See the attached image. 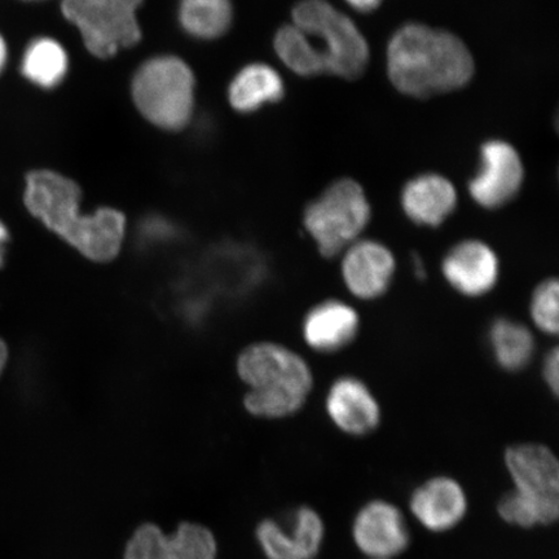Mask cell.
Returning <instances> with one entry per match:
<instances>
[{
	"label": "cell",
	"mask_w": 559,
	"mask_h": 559,
	"mask_svg": "<svg viewBox=\"0 0 559 559\" xmlns=\"http://www.w3.org/2000/svg\"><path fill=\"white\" fill-rule=\"evenodd\" d=\"M543 379L551 391L558 395L559 390V352L557 347L550 349L543 361Z\"/></svg>",
	"instance_id": "4316f807"
},
{
	"label": "cell",
	"mask_w": 559,
	"mask_h": 559,
	"mask_svg": "<svg viewBox=\"0 0 559 559\" xmlns=\"http://www.w3.org/2000/svg\"><path fill=\"white\" fill-rule=\"evenodd\" d=\"M10 55L9 40H7L5 35L0 32V76L4 74L7 67H9Z\"/></svg>",
	"instance_id": "f1b7e54d"
},
{
	"label": "cell",
	"mask_w": 559,
	"mask_h": 559,
	"mask_svg": "<svg viewBox=\"0 0 559 559\" xmlns=\"http://www.w3.org/2000/svg\"><path fill=\"white\" fill-rule=\"evenodd\" d=\"M395 271L393 251L376 240L359 239L349 245L341 263L347 290L361 300L381 298L390 289Z\"/></svg>",
	"instance_id": "8fae6325"
},
{
	"label": "cell",
	"mask_w": 559,
	"mask_h": 559,
	"mask_svg": "<svg viewBox=\"0 0 559 559\" xmlns=\"http://www.w3.org/2000/svg\"><path fill=\"white\" fill-rule=\"evenodd\" d=\"M213 531L195 522L180 523L166 539V559H218Z\"/></svg>",
	"instance_id": "603a6c76"
},
{
	"label": "cell",
	"mask_w": 559,
	"mask_h": 559,
	"mask_svg": "<svg viewBox=\"0 0 559 559\" xmlns=\"http://www.w3.org/2000/svg\"><path fill=\"white\" fill-rule=\"evenodd\" d=\"M290 24L307 35L324 59L326 75L360 79L370 61L368 39L355 21L330 0H298Z\"/></svg>",
	"instance_id": "5b68a950"
},
{
	"label": "cell",
	"mask_w": 559,
	"mask_h": 559,
	"mask_svg": "<svg viewBox=\"0 0 559 559\" xmlns=\"http://www.w3.org/2000/svg\"><path fill=\"white\" fill-rule=\"evenodd\" d=\"M467 507L463 486L444 475L418 486L409 500L411 513L431 533H445L456 527L465 519Z\"/></svg>",
	"instance_id": "2e32d148"
},
{
	"label": "cell",
	"mask_w": 559,
	"mask_h": 559,
	"mask_svg": "<svg viewBox=\"0 0 559 559\" xmlns=\"http://www.w3.org/2000/svg\"><path fill=\"white\" fill-rule=\"evenodd\" d=\"M412 264H414V272L417 278L426 280V267L424 262L421 261V258L415 255L414 258H412Z\"/></svg>",
	"instance_id": "4dcf8cb0"
},
{
	"label": "cell",
	"mask_w": 559,
	"mask_h": 559,
	"mask_svg": "<svg viewBox=\"0 0 559 559\" xmlns=\"http://www.w3.org/2000/svg\"><path fill=\"white\" fill-rule=\"evenodd\" d=\"M20 74L39 90L51 91L64 83L70 58L64 45L48 35L29 40L20 58Z\"/></svg>",
	"instance_id": "d6986e66"
},
{
	"label": "cell",
	"mask_w": 559,
	"mask_h": 559,
	"mask_svg": "<svg viewBox=\"0 0 559 559\" xmlns=\"http://www.w3.org/2000/svg\"><path fill=\"white\" fill-rule=\"evenodd\" d=\"M386 74L397 93L429 99L469 85L475 60L457 34L414 21L391 34Z\"/></svg>",
	"instance_id": "6da1fadb"
},
{
	"label": "cell",
	"mask_w": 559,
	"mask_h": 559,
	"mask_svg": "<svg viewBox=\"0 0 559 559\" xmlns=\"http://www.w3.org/2000/svg\"><path fill=\"white\" fill-rule=\"evenodd\" d=\"M237 368L241 380L250 386L245 407L257 417L297 414L313 386L311 368L302 356L271 342L243 349Z\"/></svg>",
	"instance_id": "3957f363"
},
{
	"label": "cell",
	"mask_w": 559,
	"mask_h": 559,
	"mask_svg": "<svg viewBox=\"0 0 559 559\" xmlns=\"http://www.w3.org/2000/svg\"><path fill=\"white\" fill-rule=\"evenodd\" d=\"M7 360H9V348H7L4 342L0 340V374L3 373Z\"/></svg>",
	"instance_id": "1f68e13d"
},
{
	"label": "cell",
	"mask_w": 559,
	"mask_h": 559,
	"mask_svg": "<svg viewBox=\"0 0 559 559\" xmlns=\"http://www.w3.org/2000/svg\"><path fill=\"white\" fill-rule=\"evenodd\" d=\"M23 2H44V0H23Z\"/></svg>",
	"instance_id": "d6a6232c"
},
{
	"label": "cell",
	"mask_w": 559,
	"mask_h": 559,
	"mask_svg": "<svg viewBox=\"0 0 559 559\" xmlns=\"http://www.w3.org/2000/svg\"><path fill=\"white\" fill-rule=\"evenodd\" d=\"M372 219L365 187L353 178H340L326 186L306 206L304 226L320 255L337 257L358 241Z\"/></svg>",
	"instance_id": "8992f818"
},
{
	"label": "cell",
	"mask_w": 559,
	"mask_h": 559,
	"mask_svg": "<svg viewBox=\"0 0 559 559\" xmlns=\"http://www.w3.org/2000/svg\"><path fill=\"white\" fill-rule=\"evenodd\" d=\"M344 2L358 13H372L380 9L384 0H344Z\"/></svg>",
	"instance_id": "83f0119b"
},
{
	"label": "cell",
	"mask_w": 559,
	"mask_h": 559,
	"mask_svg": "<svg viewBox=\"0 0 559 559\" xmlns=\"http://www.w3.org/2000/svg\"><path fill=\"white\" fill-rule=\"evenodd\" d=\"M10 241V233L9 228L4 225L3 221L0 219V267H2L4 258H5V250H7V243Z\"/></svg>",
	"instance_id": "f546056e"
},
{
	"label": "cell",
	"mask_w": 559,
	"mask_h": 559,
	"mask_svg": "<svg viewBox=\"0 0 559 559\" xmlns=\"http://www.w3.org/2000/svg\"><path fill=\"white\" fill-rule=\"evenodd\" d=\"M558 296V280L547 278L537 285L533 297H531V319L537 330L548 335H557L559 331Z\"/></svg>",
	"instance_id": "d4e9b609"
},
{
	"label": "cell",
	"mask_w": 559,
	"mask_h": 559,
	"mask_svg": "<svg viewBox=\"0 0 559 559\" xmlns=\"http://www.w3.org/2000/svg\"><path fill=\"white\" fill-rule=\"evenodd\" d=\"M356 547L372 559H391L407 550L411 534L401 509L384 500L361 507L353 523Z\"/></svg>",
	"instance_id": "30bf717a"
},
{
	"label": "cell",
	"mask_w": 559,
	"mask_h": 559,
	"mask_svg": "<svg viewBox=\"0 0 559 559\" xmlns=\"http://www.w3.org/2000/svg\"><path fill=\"white\" fill-rule=\"evenodd\" d=\"M326 414L347 436L365 437L381 423L379 402L367 384L356 377H340L326 394Z\"/></svg>",
	"instance_id": "5bb4252c"
},
{
	"label": "cell",
	"mask_w": 559,
	"mask_h": 559,
	"mask_svg": "<svg viewBox=\"0 0 559 559\" xmlns=\"http://www.w3.org/2000/svg\"><path fill=\"white\" fill-rule=\"evenodd\" d=\"M506 465L515 491L543 504L559 507V464L547 445L523 443L509 447Z\"/></svg>",
	"instance_id": "4fadbf2b"
},
{
	"label": "cell",
	"mask_w": 559,
	"mask_h": 559,
	"mask_svg": "<svg viewBox=\"0 0 559 559\" xmlns=\"http://www.w3.org/2000/svg\"><path fill=\"white\" fill-rule=\"evenodd\" d=\"M489 347L493 359L507 372H520L535 355V338L520 321L499 318L488 330Z\"/></svg>",
	"instance_id": "44dd1931"
},
{
	"label": "cell",
	"mask_w": 559,
	"mask_h": 559,
	"mask_svg": "<svg viewBox=\"0 0 559 559\" xmlns=\"http://www.w3.org/2000/svg\"><path fill=\"white\" fill-rule=\"evenodd\" d=\"M233 0H178V25L195 40H215L223 37L234 23Z\"/></svg>",
	"instance_id": "ffe728a7"
},
{
	"label": "cell",
	"mask_w": 559,
	"mask_h": 559,
	"mask_svg": "<svg viewBox=\"0 0 559 559\" xmlns=\"http://www.w3.org/2000/svg\"><path fill=\"white\" fill-rule=\"evenodd\" d=\"M442 274L452 288L469 298L488 295L498 285L500 260L485 241L463 240L443 258Z\"/></svg>",
	"instance_id": "7c38bea8"
},
{
	"label": "cell",
	"mask_w": 559,
	"mask_h": 559,
	"mask_svg": "<svg viewBox=\"0 0 559 559\" xmlns=\"http://www.w3.org/2000/svg\"><path fill=\"white\" fill-rule=\"evenodd\" d=\"M144 0H61V13L91 55L110 59L142 39L138 12Z\"/></svg>",
	"instance_id": "52a82bcc"
},
{
	"label": "cell",
	"mask_w": 559,
	"mask_h": 559,
	"mask_svg": "<svg viewBox=\"0 0 559 559\" xmlns=\"http://www.w3.org/2000/svg\"><path fill=\"white\" fill-rule=\"evenodd\" d=\"M274 50L282 64L298 76L313 79L326 75L324 59L309 35L293 24L284 25L276 32Z\"/></svg>",
	"instance_id": "7402d4cb"
},
{
	"label": "cell",
	"mask_w": 559,
	"mask_h": 559,
	"mask_svg": "<svg viewBox=\"0 0 559 559\" xmlns=\"http://www.w3.org/2000/svg\"><path fill=\"white\" fill-rule=\"evenodd\" d=\"M82 191L74 180L50 169L25 177L24 204L35 219L94 262H109L120 253L126 218L111 207L81 214Z\"/></svg>",
	"instance_id": "7a4b0ae2"
},
{
	"label": "cell",
	"mask_w": 559,
	"mask_h": 559,
	"mask_svg": "<svg viewBox=\"0 0 559 559\" xmlns=\"http://www.w3.org/2000/svg\"><path fill=\"white\" fill-rule=\"evenodd\" d=\"M526 170L519 150L502 139L480 145L478 169L467 183L472 200L486 210H498L522 190Z\"/></svg>",
	"instance_id": "ba28073f"
},
{
	"label": "cell",
	"mask_w": 559,
	"mask_h": 559,
	"mask_svg": "<svg viewBox=\"0 0 559 559\" xmlns=\"http://www.w3.org/2000/svg\"><path fill=\"white\" fill-rule=\"evenodd\" d=\"M285 95V81L278 70L265 62H250L230 80L227 99L230 108L241 115H251L276 104Z\"/></svg>",
	"instance_id": "ac0fdd59"
},
{
	"label": "cell",
	"mask_w": 559,
	"mask_h": 559,
	"mask_svg": "<svg viewBox=\"0 0 559 559\" xmlns=\"http://www.w3.org/2000/svg\"><path fill=\"white\" fill-rule=\"evenodd\" d=\"M198 82L192 68L171 53L156 55L132 75L130 94L146 122L164 131L185 130L195 111Z\"/></svg>",
	"instance_id": "277c9868"
},
{
	"label": "cell",
	"mask_w": 559,
	"mask_h": 559,
	"mask_svg": "<svg viewBox=\"0 0 559 559\" xmlns=\"http://www.w3.org/2000/svg\"><path fill=\"white\" fill-rule=\"evenodd\" d=\"M401 205L415 225L437 228L457 209V188L442 174H418L403 186Z\"/></svg>",
	"instance_id": "9a60e30c"
},
{
	"label": "cell",
	"mask_w": 559,
	"mask_h": 559,
	"mask_svg": "<svg viewBox=\"0 0 559 559\" xmlns=\"http://www.w3.org/2000/svg\"><path fill=\"white\" fill-rule=\"evenodd\" d=\"M498 512L502 520L513 526L533 528L555 523L558 520L559 507L543 504L513 489L502 496Z\"/></svg>",
	"instance_id": "cb8c5ba5"
},
{
	"label": "cell",
	"mask_w": 559,
	"mask_h": 559,
	"mask_svg": "<svg viewBox=\"0 0 559 559\" xmlns=\"http://www.w3.org/2000/svg\"><path fill=\"white\" fill-rule=\"evenodd\" d=\"M360 319L354 307L338 299H326L313 306L304 320V338L314 352H341L359 333Z\"/></svg>",
	"instance_id": "e0dca14e"
},
{
	"label": "cell",
	"mask_w": 559,
	"mask_h": 559,
	"mask_svg": "<svg viewBox=\"0 0 559 559\" xmlns=\"http://www.w3.org/2000/svg\"><path fill=\"white\" fill-rule=\"evenodd\" d=\"M166 539L158 524H140L126 543L123 559H166Z\"/></svg>",
	"instance_id": "484cf974"
},
{
	"label": "cell",
	"mask_w": 559,
	"mask_h": 559,
	"mask_svg": "<svg viewBox=\"0 0 559 559\" xmlns=\"http://www.w3.org/2000/svg\"><path fill=\"white\" fill-rule=\"evenodd\" d=\"M324 537V521L310 507L297 508L288 523L265 519L255 528L257 543L267 559H314Z\"/></svg>",
	"instance_id": "9c48e42d"
}]
</instances>
